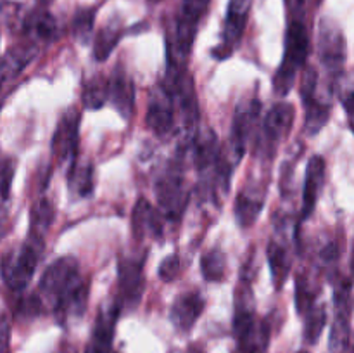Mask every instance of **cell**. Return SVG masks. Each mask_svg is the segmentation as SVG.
I'll use <instances>...</instances> for the list:
<instances>
[{"label": "cell", "instance_id": "cell-7", "mask_svg": "<svg viewBox=\"0 0 354 353\" xmlns=\"http://www.w3.org/2000/svg\"><path fill=\"white\" fill-rule=\"evenodd\" d=\"M252 0H230L227 9V17H225L223 26V40L220 47L214 48V55L218 59H225L232 55L235 45L241 42L244 35L245 23H248L249 10H251Z\"/></svg>", "mask_w": 354, "mask_h": 353}, {"label": "cell", "instance_id": "cell-13", "mask_svg": "<svg viewBox=\"0 0 354 353\" xmlns=\"http://www.w3.org/2000/svg\"><path fill=\"white\" fill-rule=\"evenodd\" d=\"M107 83H109V96H107V99L113 100L114 107H116L124 118H130L135 106L133 80L128 76V73L124 71L121 66H118V68L114 69L111 80H107Z\"/></svg>", "mask_w": 354, "mask_h": 353}, {"label": "cell", "instance_id": "cell-37", "mask_svg": "<svg viewBox=\"0 0 354 353\" xmlns=\"http://www.w3.org/2000/svg\"><path fill=\"white\" fill-rule=\"evenodd\" d=\"M40 2H44V3H47V2H50V0H40Z\"/></svg>", "mask_w": 354, "mask_h": 353}, {"label": "cell", "instance_id": "cell-28", "mask_svg": "<svg viewBox=\"0 0 354 353\" xmlns=\"http://www.w3.org/2000/svg\"><path fill=\"white\" fill-rule=\"evenodd\" d=\"M310 284H308L306 277L301 275L296 280V308L301 315L306 314L311 307H313L315 294L308 291Z\"/></svg>", "mask_w": 354, "mask_h": 353}, {"label": "cell", "instance_id": "cell-1", "mask_svg": "<svg viewBox=\"0 0 354 353\" xmlns=\"http://www.w3.org/2000/svg\"><path fill=\"white\" fill-rule=\"evenodd\" d=\"M38 287L61 324L69 317H80L85 311L88 286L80 277V265L73 256H62L48 265Z\"/></svg>", "mask_w": 354, "mask_h": 353}, {"label": "cell", "instance_id": "cell-22", "mask_svg": "<svg viewBox=\"0 0 354 353\" xmlns=\"http://www.w3.org/2000/svg\"><path fill=\"white\" fill-rule=\"evenodd\" d=\"M109 96V83L102 75H93L83 89V104L86 109H100Z\"/></svg>", "mask_w": 354, "mask_h": 353}, {"label": "cell", "instance_id": "cell-39", "mask_svg": "<svg viewBox=\"0 0 354 353\" xmlns=\"http://www.w3.org/2000/svg\"><path fill=\"white\" fill-rule=\"evenodd\" d=\"M299 353H308V352H299Z\"/></svg>", "mask_w": 354, "mask_h": 353}, {"label": "cell", "instance_id": "cell-25", "mask_svg": "<svg viewBox=\"0 0 354 353\" xmlns=\"http://www.w3.org/2000/svg\"><path fill=\"white\" fill-rule=\"evenodd\" d=\"M306 324H304V339L311 345L320 339L322 332H324L325 324H327V314H325L324 307H311L306 311Z\"/></svg>", "mask_w": 354, "mask_h": 353}, {"label": "cell", "instance_id": "cell-16", "mask_svg": "<svg viewBox=\"0 0 354 353\" xmlns=\"http://www.w3.org/2000/svg\"><path fill=\"white\" fill-rule=\"evenodd\" d=\"M218 152V137L209 127L199 128L194 137V161L199 170H206L213 163H216Z\"/></svg>", "mask_w": 354, "mask_h": 353}, {"label": "cell", "instance_id": "cell-38", "mask_svg": "<svg viewBox=\"0 0 354 353\" xmlns=\"http://www.w3.org/2000/svg\"><path fill=\"white\" fill-rule=\"evenodd\" d=\"M0 221H2V218H0ZM0 234H2V232H0Z\"/></svg>", "mask_w": 354, "mask_h": 353}, {"label": "cell", "instance_id": "cell-18", "mask_svg": "<svg viewBox=\"0 0 354 353\" xmlns=\"http://www.w3.org/2000/svg\"><path fill=\"white\" fill-rule=\"evenodd\" d=\"M201 272L207 282H221L227 275V256L221 249L213 248L201 256Z\"/></svg>", "mask_w": 354, "mask_h": 353}, {"label": "cell", "instance_id": "cell-27", "mask_svg": "<svg viewBox=\"0 0 354 353\" xmlns=\"http://www.w3.org/2000/svg\"><path fill=\"white\" fill-rule=\"evenodd\" d=\"M93 16H95V10L93 9H80L75 14V19H73V33H75V38L80 44H88L90 38H92Z\"/></svg>", "mask_w": 354, "mask_h": 353}, {"label": "cell", "instance_id": "cell-2", "mask_svg": "<svg viewBox=\"0 0 354 353\" xmlns=\"http://www.w3.org/2000/svg\"><path fill=\"white\" fill-rule=\"evenodd\" d=\"M310 54V35L301 19L290 21L286 35V54L280 68L273 76V90L279 96H287L296 83L297 69L303 68Z\"/></svg>", "mask_w": 354, "mask_h": 353}, {"label": "cell", "instance_id": "cell-12", "mask_svg": "<svg viewBox=\"0 0 354 353\" xmlns=\"http://www.w3.org/2000/svg\"><path fill=\"white\" fill-rule=\"evenodd\" d=\"M204 310V300L197 293H183L173 301L171 311H169V317H171L173 325L178 329L180 332H187L194 327V324L197 322L199 315Z\"/></svg>", "mask_w": 354, "mask_h": 353}, {"label": "cell", "instance_id": "cell-35", "mask_svg": "<svg viewBox=\"0 0 354 353\" xmlns=\"http://www.w3.org/2000/svg\"><path fill=\"white\" fill-rule=\"evenodd\" d=\"M185 353H206V352H204V348L199 345V343H194V345H190L189 348H187Z\"/></svg>", "mask_w": 354, "mask_h": 353}, {"label": "cell", "instance_id": "cell-26", "mask_svg": "<svg viewBox=\"0 0 354 353\" xmlns=\"http://www.w3.org/2000/svg\"><path fill=\"white\" fill-rule=\"evenodd\" d=\"M349 338H351V329H349V315L337 314L334 325L330 331V350L339 353L344 352L349 345Z\"/></svg>", "mask_w": 354, "mask_h": 353}, {"label": "cell", "instance_id": "cell-9", "mask_svg": "<svg viewBox=\"0 0 354 353\" xmlns=\"http://www.w3.org/2000/svg\"><path fill=\"white\" fill-rule=\"evenodd\" d=\"M78 130H80V113L71 107L61 118L52 138V149L61 159L75 158L78 149Z\"/></svg>", "mask_w": 354, "mask_h": 353}, {"label": "cell", "instance_id": "cell-21", "mask_svg": "<svg viewBox=\"0 0 354 353\" xmlns=\"http://www.w3.org/2000/svg\"><path fill=\"white\" fill-rule=\"evenodd\" d=\"M304 106H306V132L310 135L318 134L330 116V104L315 96L304 100Z\"/></svg>", "mask_w": 354, "mask_h": 353}, {"label": "cell", "instance_id": "cell-17", "mask_svg": "<svg viewBox=\"0 0 354 353\" xmlns=\"http://www.w3.org/2000/svg\"><path fill=\"white\" fill-rule=\"evenodd\" d=\"M69 190L73 196L86 197L93 190V166L92 163L75 161L68 179Z\"/></svg>", "mask_w": 354, "mask_h": 353}, {"label": "cell", "instance_id": "cell-11", "mask_svg": "<svg viewBox=\"0 0 354 353\" xmlns=\"http://www.w3.org/2000/svg\"><path fill=\"white\" fill-rule=\"evenodd\" d=\"M265 204V189L258 183H248L242 187L235 199V217H237L239 225L242 227H251L259 217Z\"/></svg>", "mask_w": 354, "mask_h": 353}, {"label": "cell", "instance_id": "cell-33", "mask_svg": "<svg viewBox=\"0 0 354 353\" xmlns=\"http://www.w3.org/2000/svg\"><path fill=\"white\" fill-rule=\"evenodd\" d=\"M337 256L339 246L335 242H330V244L322 249V260H325V262H334V260H337Z\"/></svg>", "mask_w": 354, "mask_h": 353}, {"label": "cell", "instance_id": "cell-4", "mask_svg": "<svg viewBox=\"0 0 354 353\" xmlns=\"http://www.w3.org/2000/svg\"><path fill=\"white\" fill-rule=\"evenodd\" d=\"M156 197H158L159 208L165 211L169 220L182 217L187 203H189V194H187L185 185H183L180 170L169 168L168 172L158 176V180H156Z\"/></svg>", "mask_w": 354, "mask_h": 353}, {"label": "cell", "instance_id": "cell-20", "mask_svg": "<svg viewBox=\"0 0 354 353\" xmlns=\"http://www.w3.org/2000/svg\"><path fill=\"white\" fill-rule=\"evenodd\" d=\"M24 28H26L28 33L37 38H41V40H54L57 37V23H55L54 16L48 14L47 10L31 12L28 16Z\"/></svg>", "mask_w": 354, "mask_h": 353}, {"label": "cell", "instance_id": "cell-14", "mask_svg": "<svg viewBox=\"0 0 354 353\" xmlns=\"http://www.w3.org/2000/svg\"><path fill=\"white\" fill-rule=\"evenodd\" d=\"M325 183V161L322 156H313L308 163L306 179H304V192H303V210L301 217L306 220L313 213L317 201L320 197L322 189Z\"/></svg>", "mask_w": 354, "mask_h": 353}, {"label": "cell", "instance_id": "cell-3", "mask_svg": "<svg viewBox=\"0 0 354 353\" xmlns=\"http://www.w3.org/2000/svg\"><path fill=\"white\" fill-rule=\"evenodd\" d=\"M41 251H44V237L31 235L24 244L19 248L9 249L2 256L0 270H2V279L7 287L12 291H23L30 284L38 262H40Z\"/></svg>", "mask_w": 354, "mask_h": 353}, {"label": "cell", "instance_id": "cell-31", "mask_svg": "<svg viewBox=\"0 0 354 353\" xmlns=\"http://www.w3.org/2000/svg\"><path fill=\"white\" fill-rule=\"evenodd\" d=\"M0 353H10V320L6 311H0Z\"/></svg>", "mask_w": 354, "mask_h": 353}, {"label": "cell", "instance_id": "cell-5", "mask_svg": "<svg viewBox=\"0 0 354 353\" xmlns=\"http://www.w3.org/2000/svg\"><path fill=\"white\" fill-rule=\"evenodd\" d=\"M144 256L121 258L118 263V282H120V308L137 307L144 293Z\"/></svg>", "mask_w": 354, "mask_h": 353}, {"label": "cell", "instance_id": "cell-19", "mask_svg": "<svg viewBox=\"0 0 354 353\" xmlns=\"http://www.w3.org/2000/svg\"><path fill=\"white\" fill-rule=\"evenodd\" d=\"M120 38L121 24L118 21H111L107 26H104L93 40V55H95L97 61H106L118 45Z\"/></svg>", "mask_w": 354, "mask_h": 353}, {"label": "cell", "instance_id": "cell-15", "mask_svg": "<svg viewBox=\"0 0 354 353\" xmlns=\"http://www.w3.org/2000/svg\"><path fill=\"white\" fill-rule=\"evenodd\" d=\"M161 213L152 206L149 201L138 199L131 213V228L135 237L140 239L144 235L161 237L162 235V220Z\"/></svg>", "mask_w": 354, "mask_h": 353}, {"label": "cell", "instance_id": "cell-34", "mask_svg": "<svg viewBox=\"0 0 354 353\" xmlns=\"http://www.w3.org/2000/svg\"><path fill=\"white\" fill-rule=\"evenodd\" d=\"M57 353H76V348L71 343H62L61 348L57 350Z\"/></svg>", "mask_w": 354, "mask_h": 353}, {"label": "cell", "instance_id": "cell-36", "mask_svg": "<svg viewBox=\"0 0 354 353\" xmlns=\"http://www.w3.org/2000/svg\"><path fill=\"white\" fill-rule=\"evenodd\" d=\"M235 353H254V352H251V350H249V348H245V346H239V350H237V352H235Z\"/></svg>", "mask_w": 354, "mask_h": 353}, {"label": "cell", "instance_id": "cell-32", "mask_svg": "<svg viewBox=\"0 0 354 353\" xmlns=\"http://www.w3.org/2000/svg\"><path fill=\"white\" fill-rule=\"evenodd\" d=\"M12 166L7 165L6 168H3V172L0 173V196L3 197V199H7V196H9V189H10V182H12Z\"/></svg>", "mask_w": 354, "mask_h": 353}, {"label": "cell", "instance_id": "cell-24", "mask_svg": "<svg viewBox=\"0 0 354 353\" xmlns=\"http://www.w3.org/2000/svg\"><path fill=\"white\" fill-rule=\"evenodd\" d=\"M54 206L47 199H40L31 208V235L44 237L45 232L50 228L54 221Z\"/></svg>", "mask_w": 354, "mask_h": 353}, {"label": "cell", "instance_id": "cell-30", "mask_svg": "<svg viewBox=\"0 0 354 353\" xmlns=\"http://www.w3.org/2000/svg\"><path fill=\"white\" fill-rule=\"evenodd\" d=\"M158 273H159V279H161L162 282H173L180 273L178 255L166 256V258L161 262V265H159Z\"/></svg>", "mask_w": 354, "mask_h": 353}, {"label": "cell", "instance_id": "cell-10", "mask_svg": "<svg viewBox=\"0 0 354 353\" xmlns=\"http://www.w3.org/2000/svg\"><path fill=\"white\" fill-rule=\"evenodd\" d=\"M173 97L168 92L165 85L161 87V92L154 93L151 104H149L147 114H145V123L147 127L154 132L156 135L162 137V135L169 134L173 128V121H175V114H173Z\"/></svg>", "mask_w": 354, "mask_h": 353}, {"label": "cell", "instance_id": "cell-23", "mask_svg": "<svg viewBox=\"0 0 354 353\" xmlns=\"http://www.w3.org/2000/svg\"><path fill=\"white\" fill-rule=\"evenodd\" d=\"M268 262L270 269H272L273 280H275L277 289H280L283 280L287 279V273H289L290 269V260L287 256V249L283 246L277 244L275 241L270 242L268 246Z\"/></svg>", "mask_w": 354, "mask_h": 353}, {"label": "cell", "instance_id": "cell-8", "mask_svg": "<svg viewBox=\"0 0 354 353\" xmlns=\"http://www.w3.org/2000/svg\"><path fill=\"white\" fill-rule=\"evenodd\" d=\"M318 54L325 68L332 71L342 69L346 61V40L341 28L330 19H322L318 35Z\"/></svg>", "mask_w": 354, "mask_h": 353}, {"label": "cell", "instance_id": "cell-6", "mask_svg": "<svg viewBox=\"0 0 354 353\" xmlns=\"http://www.w3.org/2000/svg\"><path fill=\"white\" fill-rule=\"evenodd\" d=\"M294 118H296V109L292 104L280 102L272 107L268 114H266L265 121L261 127V137H259V147L268 151L272 154V149L279 145V142L283 137L289 135L292 130Z\"/></svg>", "mask_w": 354, "mask_h": 353}, {"label": "cell", "instance_id": "cell-29", "mask_svg": "<svg viewBox=\"0 0 354 353\" xmlns=\"http://www.w3.org/2000/svg\"><path fill=\"white\" fill-rule=\"evenodd\" d=\"M207 3H209V0H183L180 17L192 21V23H199L201 16L206 12Z\"/></svg>", "mask_w": 354, "mask_h": 353}]
</instances>
